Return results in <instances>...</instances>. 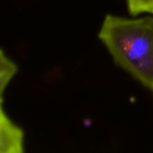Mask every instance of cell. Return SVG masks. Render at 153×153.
Instances as JSON below:
<instances>
[{"label": "cell", "instance_id": "5b68a950", "mask_svg": "<svg viewBox=\"0 0 153 153\" xmlns=\"http://www.w3.org/2000/svg\"><path fill=\"white\" fill-rule=\"evenodd\" d=\"M152 91H153V89H152Z\"/></svg>", "mask_w": 153, "mask_h": 153}, {"label": "cell", "instance_id": "277c9868", "mask_svg": "<svg viewBox=\"0 0 153 153\" xmlns=\"http://www.w3.org/2000/svg\"><path fill=\"white\" fill-rule=\"evenodd\" d=\"M127 7L132 16L140 14L153 15V0H127Z\"/></svg>", "mask_w": 153, "mask_h": 153}, {"label": "cell", "instance_id": "6da1fadb", "mask_svg": "<svg viewBox=\"0 0 153 153\" xmlns=\"http://www.w3.org/2000/svg\"><path fill=\"white\" fill-rule=\"evenodd\" d=\"M98 37L120 67L153 89V16L107 15Z\"/></svg>", "mask_w": 153, "mask_h": 153}, {"label": "cell", "instance_id": "7a4b0ae2", "mask_svg": "<svg viewBox=\"0 0 153 153\" xmlns=\"http://www.w3.org/2000/svg\"><path fill=\"white\" fill-rule=\"evenodd\" d=\"M0 153H25V133L0 103Z\"/></svg>", "mask_w": 153, "mask_h": 153}, {"label": "cell", "instance_id": "3957f363", "mask_svg": "<svg viewBox=\"0 0 153 153\" xmlns=\"http://www.w3.org/2000/svg\"><path fill=\"white\" fill-rule=\"evenodd\" d=\"M17 71V64L0 48V103H4L5 92Z\"/></svg>", "mask_w": 153, "mask_h": 153}]
</instances>
